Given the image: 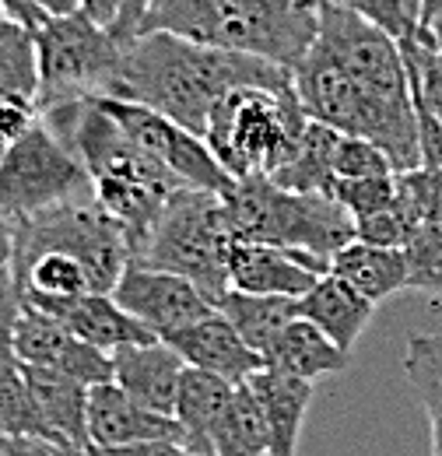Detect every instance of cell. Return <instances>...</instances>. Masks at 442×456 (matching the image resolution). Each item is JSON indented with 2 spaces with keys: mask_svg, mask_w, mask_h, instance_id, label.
Segmentation results:
<instances>
[{
  "mask_svg": "<svg viewBox=\"0 0 442 456\" xmlns=\"http://www.w3.org/2000/svg\"><path fill=\"white\" fill-rule=\"evenodd\" d=\"M291 85V70L250 53L201 46L168 32H141L123 46L116 95L176 119L204 137L211 110L235 88Z\"/></svg>",
  "mask_w": 442,
  "mask_h": 456,
  "instance_id": "obj_1",
  "label": "cell"
},
{
  "mask_svg": "<svg viewBox=\"0 0 442 456\" xmlns=\"http://www.w3.org/2000/svg\"><path fill=\"white\" fill-rule=\"evenodd\" d=\"M39 116L81 159V166L92 175L95 200L127 228L137 256L159 215L166 211L168 197L183 190V183L162 162H155L144 148H137L95 99L67 102Z\"/></svg>",
  "mask_w": 442,
  "mask_h": 456,
  "instance_id": "obj_2",
  "label": "cell"
},
{
  "mask_svg": "<svg viewBox=\"0 0 442 456\" xmlns=\"http://www.w3.org/2000/svg\"><path fill=\"white\" fill-rule=\"evenodd\" d=\"M235 239L302 249L331 264V256L355 239V218L327 193H299L277 186L271 175H242L221 197Z\"/></svg>",
  "mask_w": 442,
  "mask_h": 456,
  "instance_id": "obj_3",
  "label": "cell"
},
{
  "mask_svg": "<svg viewBox=\"0 0 442 456\" xmlns=\"http://www.w3.org/2000/svg\"><path fill=\"white\" fill-rule=\"evenodd\" d=\"M306 123L295 85L235 88L211 110L204 141L232 179L274 175L291 159Z\"/></svg>",
  "mask_w": 442,
  "mask_h": 456,
  "instance_id": "obj_4",
  "label": "cell"
},
{
  "mask_svg": "<svg viewBox=\"0 0 442 456\" xmlns=\"http://www.w3.org/2000/svg\"><path fill=\"white\" fill-rule=\"evenodd\" d=\"M235 235L225 218L221 193L183 186L168 197L166 211L137 249L134 264L179 274L201 288L211 302L228 288V249Z\"/></svg>",
  "mask_w": 442,
  "mask_h": 456,
  "instance_id": "obj_5",
  "label": "cell"
},
{
  "mask_svg": "<svg viewBox=\"0 0 442 456\" xmlns=\"http://www.w3.org/2000/svg\"><path fill=\"white\" fill-rule=\"evenodd\" d=\"M36 50H39V99H36L39 113L67 102L116 95L123 43H116L110 28H102L88 14L74 11L63 18H46L36 28Z\"/></svg>",
  "mask_w": 442,
  "mask_h": 456,
  "instance_id": "obj_6",
  "label": "cell"
},
{
  "mask_svg": "<svg viewBox=\"0 0 442 456\" xmlns=\"http://www.w3.org/2000/svg\"><path fill=\"white\" fill-rule=\"evenodd\" d=\"M95 197L81 159L36 116L0 166V218L18 225L63 204Z\"/></svg>",
  "mask_w": 442,
  "mask_h": 456,
  "instance_id": "obj_7",
  "label": "cell"
},
{
  "mask_svg": "<svg viewBox=\"0 0 442 456\" xmlns=\"http://www.w3.org/2000/svg\"><path fill=\"white\" fill-rule=\"evenodd\" d=\"M39 249L70 253L85 267L92 291H102V295H112L116 281L123 278V271L134 260V242H130L127 228L119 225L95 197L18 222L14 225V256L39 253Z\"/></svg>",
  "mask_w": 442,
  "mask_h": 456,
  "instance_id": "obj_8",
  "label": "cell"
},
{
  "mask_svg": "<svg viewBox=\"0 0 442 456\" xmlns=\"http://www.w3.org/2000/svg\"><path fill=\"white\" fill-rule=\"evenodd\" d=\"M95 102L137 148H144L155 162H162L183 186L221 193V197L232 190L235 179L221 169V162L211 155V148L201 134L179 126L176 119L155 113L141 102H130V99H95Z\"/></svg>",
  "mask_w": 442,
  "mask_h": 456,
  "instance_id": "obj_9",
  "label": "cell"
},
{
  "mask_svg": "<svg viewBox=\"0 0 442 456\" xmlns=\"http://www.w3.org/2000/svg\"><path fill=\"white\" fill-rule=\"evenodd\" d=\"M112 298L137 323H144L159 341H168L172 334L186 330L190 323H197L201 316L215 309V302L193 281L159 271V267L134 264V260L112 288Z\"/></svg>",
  "mask_w": 442,
  "mask_h": 456,
  "instance_id": "obj_10",
  "label": "cell"
},
{
  "mask_svg": "<svg viewBox=\"0 0 442 456\" xmlns=\"http://www.w3.org/2000/svg\"><path fill=\"white\" fill-rule=\"evenodd\" d=\"M14 354L18 365L53 369L85 387L112 383V354L74 338L67 327H60L56 320L43 316L32 305H21L14 320Z\"/></svg>",
  "mask_w": 442,
  "mask_h": 456,
  "instance_id": "obj_11",
  "label": "cell"
},
{
  "mask_svg": "<svg viewBox=\"0 0 442 456\" xmlns=\"http://www.w3.org/2000/svg\"><path fill=\"white\" fill-rule=\"evenodd\" d=\"M331 271L327 260L302 253V249H284L271 242H246L235 239L228 249V288L250 291V295H288L299 298L316 285Z\"/></svg>",
  "mask_w": 442,
  "mask_h": 456,
  "instance_id": "obj_12",
  "label": "cell"
},
{
  "mask_svg": "<svg viewBox=\"0 0 442 456\" xmlns=\"http://www.w3.org/2000/svg\"><path fill=\"white\" fill-rule=\"evenodd\" d=\"M25 305L39 309L43 316L67 327L74 338H81L85 344H92L106 354H112L116 347H127V344L159 341L144 323H137L127 309L116 305L112 295H102V291H85V295H70V298L25 295Z\"/></svg>",
  "mask_w": 442,
  "mask_h": 456,
  "instance_id": "obj_13",
  "label": "cell"
},
{
  "mask_svg": "<svg viewBox=\"0 0 442 456\" xmlns=\"http://www.w3.org/2000/svg\"><path fill=\"white\" fill-rule=\"evenodd\" d=\"M172 439L183 443L179 421L130 400L116 383H99L88 390V443L92 446H134Z\"/></svg>",
  "mask_w": 442,
  "mask_h": 456,
  "instance_id": "obj_14",
  "label": "cell"
},
{
  "mask_svg": "<svg viewBox=\"0 0 442 456\" xmlns=\"http://www.w3.org/2000/svg\"><path fill=\"white\" fill-rule=\"evenodd\" d=\"M168 344L176 347V354L201 372L221 376L225 383L239 387L246 383L253 372L264 369V358L235 334V327L221 316L218 309H211L208 316H201L197 323H190L186 330L172 334Z\"/></svg>",
  "mask_w": 442,
  "mask_h": 456,
  "instance_id": "obj_15",
  "label": "cell"
},
{
  "mask_svg": "<svg viewBox=\"0 0 442 456\" xmlns=\"http://www.w3.org/2000/svg\"><path fill=\"white\" fill-rule=\"evenodd\" d=\"M183 369L186 362L176 354V347L168 341L127 344L112 351V383L130 400L159 414H172Z\"/></svg>",
  "mask_w": 442,
  "mask_h": 456,
  "instance_id": "obj_16",
  "label": "cell"
},
{
  "mask_svg": "<svg viewBox=\"0 0 442 456\" xmlns=\"http://www.w3.org/2000/svg\"><path fill=\"white\" fill-rule=\"evenodd\" d=\"M25 387L32 400L39 403L46 425L60 436L63 446L85 453L92 443H88V390L85 383L53 372V369H39V365H18Z\"/></svg>",
  "mask_w": 442,
  "mask_h": 456,
  "instance_id": "obj_17",
  "label": "cell"
},
{
  "mask_svg": "<svg viewBox=\"0 0 442 456\" xmlns=\"http://www.w3.org/2000/svg\"><path fill=\"white\" fill-rule=\"evenodd\" d=\"M372 309L376 305L362 291H355L348 281H340L331 271L323 278H316V285L309 288L306 295H299V316L309 320L313 327H320L348 354L358 344L362 330L369 327Z\"/></svg>",
  "mask_w": 442,
  "mask_h": 456,
  "instance_id": "obj_18",
  "label": "cell"
},
{
  "mask_svg": "<svg viewBox=\"0 0 442 456\" xmlns=\"http://www.w3.org/2000/svg\"><path fill=\"white\" fill-rule=\"evenodd\" d=\"M246 383L264 411L267 436H271V456H295L302 421H306V411L313 400V383L288 376V372H277V369H260Z\"/></svg>",
  "mask_w": 442,
  "mask_h": 456,
  "instance_id": "obj_19",
  "label": "cell"
},
{
  "mask_svg": "<svg viewBox=\"0 0 442 456\" xmlns=\"http://www.w3.org/2000/svg\"><path fill=\"white\" fill-rule=\"evenodd\" d=\"M348 365H351V354L340 351L320 327H313L302 316H295L277 334V341L264 351V369L299 376L306 383H316V379H323L331 372H344Z\"/></svg>",
  "mask_w": 442,
  "mask_h": 456,
  "instance_id": "obj_20",
  "label": "cell"
},
{
  "mask_svg": "<svg viewBox=\"0 0 442 456\" xmlns=\"http://www.w3.org/2000/svg\"><path fill=\"white\" fill-rule=\"evenodd\" d=\"M331 274L340 281L362 291L372 305H380L383 298L407 291V264H404V249H387V246H372L362 239L344 242L331 256Z\"/></svg>",
  "mask_w": 442,
  "mask_h": 456,
  "instance_id": "obj_21",
  "label": "cell"
},
{
  "mask_svg": "<svg viewBox=\"0 0 442 456\" xmlns=\"http://www.w3.org/2000/svg\"><path fill=\"white\" fill-rule=\"evenodd\" d=\"M232 383H225L221 376L201 372V369H183L179 379V394H176V407L172 418L179 421L183 432V446L197 456H215L211 453V428L225 411V403L232 397Z\"/></svg>",
  "mask_w": 442,
  "mask_h": 456,
  "instance_id": "obj_22",
  "label": "cell"
},
{
  "mask_svg": "<svg viewBox=\"0 0 442 456\" xmlns=\"http://www.w3.org/2000/svg\"><path fill=\"white\" fill-rule=\"evenodd\" d=\"M215 309L235 327V334L264 358V351L277 341V334L299 316V298H288V295H250V291L225 288L215 298Z\"/></svg>",
  "mask_w": 442,
  "mask_h": 456,
  "instance_id": "obj_23",
  "label": "cell"
},
{
  "mask_svg": "<svg viewBox=\"0 0 442 456\" xmlns=\"http://www.w3.org/2000/svg\"><path fill=\"white\" fill-rule=\"evenodd\" d=\"M215 456H271V436L264 411L253 397L250 383H239L211 428Z\"/></svg>",
  "mask_w": 442,
  "mask_h": 456,
  "instance_id": "obj_24",
  "label": "cell"
},
{
  "mask_svg": "<svg viewBox=\"0 0 442 456\" xmlns=\"http://www.w3.org/2000/svg\"><path fill=\"white\" fill-rule=\"evenodd\" d=\"M340 130H333L327 123L309 119L291 159L271 175L277 186L284 190H299V193H327L333 183V151H337Z\"/></svg>",
  "mask_w": 442,
  "mask_h": 456,
  "instance_id": "obj_25",
  "label": "cell"
},
{
  "mask_svg": "<svg viewBox=\"0 0 442 456\" xmlns=\"http://www.w3.org/2000/svg\"><path fill=\"white\" fill-rule=\"evenodd\" d=\"M404 376L429 414L432 456H442V334H411L404 351Z\"/></svg>",
  "mask_w": 442,
  "mask_h": 456,
  "instance_id": "obj_26",
  "label": "cell"
},
{
  "mask_svg": "<svg viewBox=\"0 0 442 456\" xmlns=\"http://www.w3.org/2000/svg\"><path fill=\"white\" fill-rule=\"evenodd\" d=\"M0 99L29 102L39 99V50L36 32L14 18H0Z\"/></svg>",
  "mask_w": 442,
  "mask_h": 456,
  "instance_id": "obj_27",
  "label": "cell"
},
{
  "mask_svg": "<svg viewBox=\"0 0 442 456\" xmlns=\"http://www.w3.org/2000/svg\"><path fill=\"white\" fill-rule=\"evenodd\" d=\"M397 46L404 57L414 113H425L442 123V57L436 39H432V28L418 25L407 36H400Z\"/></svg>",
  "mask_w": 442,
  "mask_h": 456,
  "instance_id": "obj_28",
  "label": "cell"
},
{
  "mask_svg": "<svg viewBox=\"0 0 442 456\" xmlns=\"http://www.w3.org/2000/svg\"><path fill=\"white\" fill-rule=\"evenodd\" d=\"M221 4L225 0H148L141 32H168L190 43H204V32L211 28Z\"/></svg>",
  "mask_w": 442,
  "mask_h": 456,
  "instance_id": "obj_29",
  "label": "cell"
},
{
  "mask_svg": "<svg viewBox=\"0 0 442 456\" xmlns=\"http://www.w3.org/2000/svg\"><path fill=\"white\" fill-rule=\"evenodd\" d=\"M11 436H32V439H46V443L63 446L60 436L46 425L39 403L29 394L21 372H11L0 379V439H11Z\"/></svg>",
  "mask_w": 442,
  "mask_h": 456,
  "instance_id": "obj_30",
  "label": "cell"
},
{
  "mask_svg": "<svg viewBox=\"0 0 442 456\" xmlns=\"http://www.w3.org/2000/svg\"><path fill=\"white\" fill-rule=\"evenodd\" d=\"M407 264V291L442 295V228L418 225V232L404 246Z\"/></svg>",
  "mask_w": 442,
  "mask_h": 456,
  "instance_id": "obj_31",
  "label": "cell"
},
{
  "mask_svg": "<svg viewBox=\"0 0 442 456\" xmlns=\"http://www.w3.org/2000/svg\"><path fill=\"white\" fill-rule=\"evenodd\" d=\"M418 225H422V218L414 215L411 200L397 190V197H393L389 208L355 222V239L372 242V246H387V249H404L407 239L418 232Z\"/></svg>",
  "mask_w": 442,
  "mask_h": 456,
  "instance_id": "obj_32",
  "label": "cell"
},
{
  "mask_svg": "<svg viewBox=\"0 0 442 456\" xmlns=\"http://www.w3.org/2000/svg\"><path fill=\"white\" fill-rule=\"evenodd\" d=\"M327 197H333L355 222L383 211L397 197V175H365V179H337L333 175Z\"/></svg>",
  "mask_w": 442,
  "mask_h": 456,
  "instance_id": "obj_33",
  "label": "cell"
},
{
  "mask_svg": "<svg viewBox=\"0 0 442 456\" xmlns=\"http://www.w3.org/2000/svg\"><path fill=\"white\" fill-rule=\"evenodd\" d=\"M331 4L355 11L358 18L383 28L393 39H400L422 25V0H331Z\"/></svg>",
  "mask_w": 442,
  "mask_h": 456,
  "instance_id": "obj_34",
  "label": "cell"
},
{
  "mask_svg": "<svg viewBox=\"0 0 442 456\" xmlns=\"http://www.w3.org/2000/svg\"><path fill=\"white\" fill-rule=\"evenodd\" d=\"M333 175L337 179H365V175H397V172L380 144L355 137V134H340L337 151H333Z\"/></svg>",
  "mask_w": 442,
  "mask_h": 456,
  "instance_id": "obj_35",
  "label": "cell"
},
{
  "mask_svg": "<svg viewBox=\"0 0 442 456\" xmlns=\"http://www.w3.org/2000/svg\"><path fill=\"white\" fill-rule=\"evenodd\" d=\"M397 190L411 200L422 225L442 228V169H411L397 175Z\"/></svg>",
  "mask_w": 442,
  "mask_h": 456,
  "instance_id": "obj_36",
  "label": "cell"
},
{
  "mask_svg": "<svg viewBox=\"0 0 442 456\" xmlns=\"http://www.w3.org/2000/svg\"><path fill=\"white\" fill-rule=\"evenodd\" d=\"M25 305V295L18 278H4L0 281V379L18 372V354H14V320Z\"/></svg>",
  "mask_w": 442,
  "mask_h": 456,
  "instance_id": "obj_37",
  "label": "cell"
},
{
  "mask_svg": "<svg viewBox=\"0 0 442 456\" xmlns=\"http://www.w3.org/2000/svg\"><path fill=\"white\" fill-rule=\"evenodd\" d=\"M39 110L29 106V102H11V99H0V166L7 159V151L14 148V141L36 123Z\"/></svg>",
  "mask_w": 442,
  "mask_h": 456,
  "instance_id": "obj_38",
  "label": "cell"
},
{
  "mask_svg": "<svg viewBox=\"0 0 442 456\" xmlns=\"http://www.w3.org/2000/svg\"><path fill=\"white\" fill-rule=\"evenodd\" d=\"M85 456H197L183 443L155 439V443H134V446H88Z\"/></svg>",
  "mask_w": 442,
  "mask_h": 456,
  "instance_id": "obj_39",
  "label": "cell"
},
{
  "mask_svg": "<svg viewBox=\"0 0 442 456\" xmlns=\"http://www.w3.org/2000/svg\"><path fill=\"white\" fill-rule=\"evenodd\" d=\"M67 446H56L46 439H32V436H11V439H0V456H56Z\"/></svg>",
  "mask_w": 442,
  "mask_h": 456,
  "instance_id": "obj_40",
  "label": "cell"
},
{
  "mask_svg": "<svg viewBox=\"0 0 442 456\" xmlns=\"http://www.w3.org/2000/svg\"><path fill=\"white\" fill-rule=\"evenodd\" d=\"M0 4H4V14H7V18L21 21V25H25V28H32V32L46 21V14L39 11V4H36V0H0Z\"/></svg>",
  "mask_w": 442,
  "mask_h": 456,
  "instance_id": "obj_41",
  "label": "cell"
},
{
  "mask_svg": "<svg viewBox=\"0 0 442 456\" xmlns=\"http://www.w3.org/2000/svg\"><path fill=\"white\" fill-rule=\"evenodd\" d=\"M119 7H123V0H81V14H88L102 28H112V21L119 18Z\"/></svg>",
  "mask_w": 442,
  "mask_h": 456,
  "instance_id": "obj_42",
  "label": "cell"
},
{
  "mask_svg": "<svg viewBox=\"0 0 442 456\" xmlns=\"http://www.w3.org/2000/svg\"><path fill=\"white\" fill-rule=\"evenodd\" d=\"M14 274V225L0 218V281Z\"/></svg>",
  "mask_w": 442,
  "mask_h": 456,
  "instance_id": "obj_43",
  "label": "cell"
},
{
  "mask_svg": "<svg viewBox=\"0 0 442 456\" xmlns=\"http://www.w3.org/2000/svg\"><path fill=\"white\" fill-rule=\"evenodd\" d=\"M36 4H39V11L46 18H63V14L81 11V0H36Z\"/></svg>",
  "mask_w": 442,
  "mask_h": 456,
  "instance_id": "obj_44",
  "label": "cell"
},
{
  "mask_svg": "<svg viewBox=\"0 0 442 456\" xmlns=\"http://www.w3.org/2000/svg\"><path fill=\"white\" fill-rule=\"evenodd\" d=\"M439 14H442V0H422V25H429Z\"/></svg>",
  "mask_w": 442,
  "mask_h": 456,
  "instance_id": "obj_45",
  "label": "cell"
},
{
  "mask_svg": "<svg viewBox=\"0 0 442 456\" xmlns=\"http://www.w3.org/2000/svg\"><path fill=\"white\" fill-rule=\"evenodd\" d=\"M429 28H432V39H436V46H439V57H442V14L429 21Z\"/></svg>",
  "mask_w": 442,
  "mask_h": 456,
  "instance_id": "obj_46",
  "label": "cell"
},
{
  "mask_svg": "<svg viewBox=\"0 0 442 456\" xmlns=\"http://www.w3.org/2000/svg\"><path fill=\"white\" fill-rule=\"evenodd\" d=\"M56 456H85V453H78V450H60Z\"/></svg>",
  "mask_w": 442,
  "mask_h": 456,
  "instance_id": "obj_47",
  "label": "cell"
},
{
  "mask_svg": "<svg viewBox=\"0 0 442 456\" xmlns=\"http://www.w3.org/2000/svg\"><path fill=\"white\" fill-rule=\"evenodd\" d=\"M299 4H306V7H316V4H323V0H299Z\"/></svg>",
  "mask_w": 442,
  "mask_h": 456,
  "instance_id": "obj_48",
  "label": "cell"
},
{
  "mask_svg": "<svg viewBox=\"0 0 442 456\" xmlns=\"http://www.w3.org/2000/svg\"><path fill=\"white\" fill-rule=\"evenodd\" d=\"M0 18H7V14H4V4H0Z\"/></svg>",
  "mask_w": 442,
  "mask_h": 456,
  "instance_id": "obj_49",
  "label": "cell"
}]
</instances>
